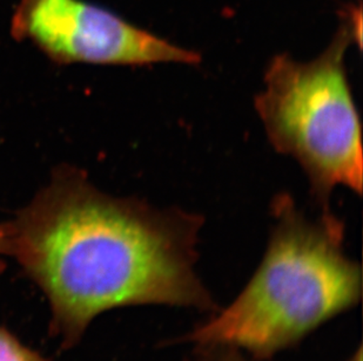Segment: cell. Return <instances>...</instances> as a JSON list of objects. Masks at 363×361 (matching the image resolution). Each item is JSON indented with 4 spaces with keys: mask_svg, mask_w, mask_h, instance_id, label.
I'll return each mask as SVG.
<instances>
[{
    "mask_svg": "<svg viewBox=\"0 0 363 361\" xmlns=\"http://www.w3.org/2000/svg\"><path fill=\"white\" fill-rule=\"evenodd\" d=\"M196 361H248L241 351L226 346H198Z\"/></svg>",
    "mask_w": 363,
    "mask_h": 361,
    "instance_id": "obj_6",
    "label": "cell"
},
{
    "mask_svg": "<svg viewBox=\"0 0 363 361\" xmlns=\"http://www.w3.org/2000/svg\"><path fill=\"white\" fill-rule=\"evenodd\" d=\"M0 361H53L23 344L11 331L0 325Z\"/></svg>",
    "mask_w": 363,
    "mask_h": 361,
    "instance_id": "obj_5",
    "label": "cell"
},
{
    "mask_svg": "<svg viewBox=\"0 0 363 361\" xmlns=\"http://www.w3.org/2000/svg\"><path fill=\"white\" fill-rule=\"evenodd\" d=\"M1 256H6V235H5V225L0 223V273L5 270V262Z\"/></svg>",
    "mask_w": 363,
    "mask_h": 361,
    "instance_id": "obj_7",
    "label": "cell"
},
{
    "mask_svg": "<svg viewBox=\"0 0 363 361\" xmlns=\"http://www.w3.org/2000/svg\"><path fill=\"white\" fill-rule=\"evenodd\" d=\"M361 10L343 13L332 42L311 62L272 59L255 100L268 140L298 161L323 209L336 187L362 193L360 118L346 69L350 46H361Z\"/></svg>",
    "mask_w": 363,
    "mask_h": 361,
    "instance_id": "obj_3",
    "label": "cell"
},
{
    "mask_svg": "<svg viewBox=\"0 0 363 361\" xmlns=\"http://www.w3.org/2000/svg\"><path fill=\"white\" fill-rule=\"evenodd\" d=\"M201 216L114 197L84 171L62 166L12 221L6 256L44 293L50 334L64 350L99 314L117 307L167 305L214 314L196 271Z\"/></svg>",
    "mask_w": 363,
    "mask_h": 361,
    "instance_id": "obj_1",
    "label": "cell"
},
{
    "mask_svg": "<svg viewBox=\"0 0 363 361\" xmlns=\"http://www.w3.org/2000/svg\"><path fill=\"white\" fill-rule=\"evenodd\" d=\"M11 33L17 40L31 41L60 65H196L201 60L196 52L84 0H21L11 21Z\"/></svg>",
    "mask_w": 363,
    "mask_h": 361,
    "instance_id": "obj_4",
    "label": "cell"
},
{
    "mask_svg": "<svg viewBox=\"0 0 363 361\" xmlns=\"http://www.w3.org/2000/svg\"><path fill=\"white\" fill-rule=\"evenodd\" d=\"M360 352L361 351L357 352V358L352 359V360H350V361H361V359H360Z\"/></svg>",
    "mask_w": 363,
    "mask_h": 361,
    "instance_id": "obj_8",
    "label": "cell"
},
{
    "mask_svg": "<svg viewBox=\"0 0 363 361\" xmlns=\"http://www.w3.org/2000/svg\"><path fill=\"white\" fill-rule=\"evenodd\" d=\"M272 208L269 243L250 283L185 343L227 346L268 360L360 302L361 268L345 253L342 222L328 209L308 217L287 194Z\"/></svg>",
    "mask_w": 363,
    "mask_h": 361,
    "instance_id": "obj_2",
    "label": "cell"
}]
</instances>
